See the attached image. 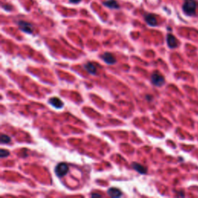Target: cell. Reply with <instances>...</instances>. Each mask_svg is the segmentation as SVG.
Wrapping results in <instances>:
<instances>
[{"instance_id": "cell-11", "label": "cell", "mask_w": 198, "mask_h": 198, "mask_svg": "<svg viewBox=\"0 0 198 198\" xmlns=\"http://www.w3.org/2000/svg\"><path fill=\"white\" fill-rule=\"evenodd\" d=\"M84 68L88 71L89 74H95L97 73V69H96V67L95 66V64H93L92 63H87L85 65H84Z\"/></svg>"}, {"instance_id": "cell-12", "label": "cell", "mask_w": 198, "mask_h": 198, "mask_svg": "<svg viewBox=\"0 0 198 198\" xmlns=\"http://www.w3.org/2000/svg\"><path fill=\"white\" fill-rule=\"evenodd\" d=\"M104 5L107 7L111 8V9H118L119 8V5L115 0H108L104 2Z\"/></svg>"}, {"instance_id": "cell-9", "label": "cell", "mask_w": 198, "mask_h": 198, "mask_svg": "<svg viewBox=\"0 0 198 198\" xmlns=\"http://www.w3.org/2000/svg\"><path fill=\"white\" fill-rule=\"evenodd\" d=\"M145 20L148 24L151 26H155L157 25V19L153 14H146L144 16Z\"/></svg>"}, {"instance_id": "cell-14", "label": "cell", "mask_w": 198, "mask_h": 198, "mask_svg": "<svg viewBox=\"0 0 198 198\" xmlns=\"http://www.w3.org/2000/svg\"><path fill=\"white\" fill-rule=\"evenodd\" d=\"M9 155H10V152L8 151V150H5V149H2V150H0V156H1V158H6Z\"/></svg>"}, {"instance_id": "cell-4", "label": "cell", "mask_w": 198, "mask_h": 198, "mask_svg": "<svg viewBox=\"0 0 198 198\" xmlns=\"http://www.w3.org/2000/svg\"><path fill=\"white\" fill-rule=\"evenodd\" d=\"M101 58L103 60V61L105 62L107 64H109V65L115 64L116 63V58L115 57L114 55L111 54V53H104L101 56Z\"/></svg>"}, {"instance_id": "cell-3", "label": "cell", "mask_w": 198, "mask_h": 198, "mask_svg": "<svg viewBox=\"0 0 198 198\" xmlns=\"http://www.w3.org/2000/svg\"><path fill=\"white\" fill-rule=\"evenodd\" d=\"M152 83L156 87L163 86L165 83V78L159 72H154L151 76Z\"/></svg>"}, {"instance_id": "cell-8", "label": "cell", "mask_w": 198, "mask_h": 198, "mask_svg": "<svg viewBox=\"0 0 198 198\" xmlns=\"http://www.w3.org/2000/svg\"><path fill=\"white\" fill-rule=\"evenodd\" d=\"M108 194L109 195L112 197H120L122 196V193L120 191L119 189L115 188V187H111L107 191Z\"/></svg>"}, {"instance_id": "cell-5", "label": "cell", "mask_w": 198, "mask_h": 198, "mask_svg": "<svg viewBox=\"0 0 198 198\" xmlns=\"http://www.w3.org/2000/svg\"><path fill=\"white\" fill-rule=\"evenodd\" d=\"M18 25H19V27L22 31L26 33H32L33 31V26L29 22H24V21H19L18 22Z\"/></svg>"}, {"instance_id": "cell-16", "label": "cell", "mask_w": 198, "mask_h": 198, "mask_svg": "<svg viewBox=\"0 0 198 198\" xmlns=\"http://www.w3.org/2000/svg\"><path fill=\"white\" fill-rule=\"evenodd\" d=\"M70 2H72V3H77V2H79L80 1V0H69Z\"/></svg>"}, {"instance_id": "cell-1", "label": "cell", "mask_w": 198, "mask_h": 198, "mask_svg": "<svg viewBox=\"0 0 198 198\" xmlns=\"http://www.w3.org/2000/svg\"><path fill=\"white\" fill-rule=\"evenodd\" d=\"M197 3L194 0H185L183 6V11L187 16H194L196 13Z\"/></svg>"}, {"instance_id": "cell-10", "label": "cell", "mask_w": 198, "mask_h": 198, "mask_svg": "<svg viewBox=\"0 0 198 198\" xmlns=\"http://www.w3.org/2000/svg\"><path fill=\"white\" fill-rule=\"evenodd\" d=\"M132 166L135 170H136L137 172L139 173L140 174H146L147 173V169L142 164H139L138 163H133L132 164Z\"/></svg>"}, {"instance_id": "cell-13", "label": "cell", "mask_w": 198, "mask_h": 198, "mask_svg": "<svg viewBox=\"0 0 198 198\" xmlns=\"http://www.w3.org/2000/svg\"><path fill=\"white\" fill-rule=\"evenodd\" d=\"M0 141L2 144H6L11 142V138L10 136H8L7 135L2 134L1 135V138H0Z\"/></svg>"}, {"instance_id": "cell-15", "label": "cell", "mask_w": 198, "mask_h": 198, "mask_svg": "<svg viewBox=\"0 0 198 198\" xmlns=\"http://www.w3.org/2000/svg\"><path fill=\"white\" fill-rule=\"evenodd\" d=\"M91 196L92 197H101V194H92Z\"/></svg>"}, {"instance_id": "cell-6", "label": "cell", "mask_w": 198, "mask_h": 198, "mask_svg": "<svg viewBox=\"0 0 198 198\" xmlns=\"http://www.w3.org/2000/svg\"><path fill=\"white\" fill-rule=\"evenodd\" d=\"M48 102L51 106L54 107V108H55V109H62L63 106H64V103H63V101H62L59 98H57V97L51 98Z\"/></svg>"}, {"instance_id": "cell-2", "label": "cell", "mask_w": 198, "mask_h": 198, "mask_svg": "<svg viewBox=\"0 0 198 198\" xmlns=\"http://www.w3.org/2000/svg\"><path fill=\"white\" fill-rule=\"evenodd\" d=\"M55 173L58 177H63L69 171V167L66 163H60L57 164L55 167Z\"/></svg>"}, {"instance_id": "cell-7", "label": "cell", "mask_w": 198, "mask_h": 198, "mask_svg": "<svg viewBox=\"0 0 198 198\" xmlns=\"http://www.w3.org/2000/svg\"><path fill=\"white\" fill-rule=\"evenodd\" d=\"M166 42L168 44V47L171 49L176 48L177 47V40L176 37L172 34H168L166 36Z\"/></svg>"}]
</instances>
